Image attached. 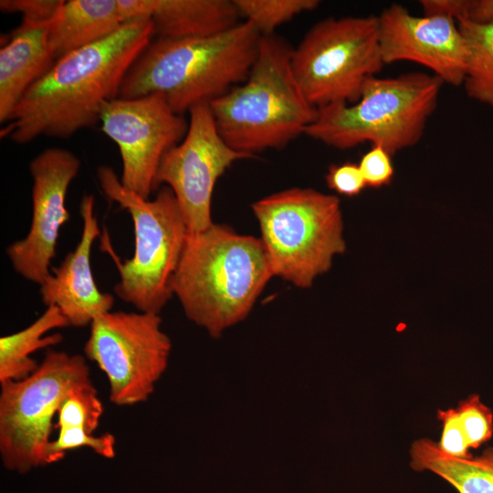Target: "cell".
I'll return each mask as SVG.
<instances>
[{
	"instance_id": "1",
	"label": "cell",
	"mask_w": 493,
	"mask_h": 493,
	"mask_svg": "<svg viewBox=\"0 0 493 493\" xmlns=\"http://www.w3.org/2000/svg\"><path fill=\"white\" fill-rule=\"evenodd\" d=\"M152 36L150 20L126 23L62 57L27 89L0 137L26 144L41 136L67 139L95 126L103 104L119 97L128 70Z\"/></svg>"
},
{
	"instance_id": "2",
	"label": "cell",
	"mask_w": 493,
	"mask_h": 493,
	"mask_svg": "<svg viewBox=\"0 0 493 493\" xmlns=\"http://www.w3.org/2000/svg\"><path fill=\"white\" fill-rule=\"evenodd\" d=\"M272 277L260 238L214 223L187 235L172 290L186 317L217 338L248 315Z\"/></svg>"
},
{
	"instance_id": "3",
	"label": "cell",
	"mask_w": 493,
	"mask_h": 493,
	"mask_svg": "<svg viewBox=\"0 0 493 493\" xmlns=\"http://www.w3.org/2000/svg\"><path fill=\"white\" fill-rule=\"evenodd\" d=\"M261 35L247 21L206 37L152 40L128 70L119 98L161 94L183 115L243 83Z\"/></svg>"
},
{
	"instance_id": "4",
	"label": "cell",
	"mask_w": 493,
	"mask_h": 493,
	"mask_svg": "<svg viewBox=\"0 0 493 493\" xmlns=\"http://www.w3.org/2000/svg\"><path fill=\"white\" fill-rule=\"evenodd\" d=\"M293 48L273 34L261 36L246 79L209 103L216 129L235 151L253 157L305 134L317 115L292 68Z\"/></svg>"
},
{
	"instance_id": "5",
	"label": "cell",
	"mask_w": 493,
	"mask_h": 493,
	"mask_svg": "<svg viewBox=\"0 0 493 493\" xmlns=\"http://www.w3.org/2000/svg\"><path fill=\"white\" fill-rule=\"evenodd\" d=\"M442 84L435 75L423 72L372 77L355 103L317 109L305 135L340 150L370 142L393 155L420 141Z\"/></svg>"
},
{
	"instance_id": "6",
	"label": "cell",
	"mask_w": 493,
	"mask_h": 493,
	"mask_svg": "<svg viewBox=\"0 0 493 493\" xmlns=\"http://www.w3.org/2000/svg\"><path fill=\"white\" fill-rule=\"evenodd\" d=\"M96 173L105 196L126 210L133 225V256L113 259L120 277L114 293L138 311L159 314L173 296L172 281L188 235L174 194L163 185L152 200L143 199L110 166H99Z\"/></svg>"
},
{
	"instance_id": "7",
	"label": "cell",
	"mask_w": 493,
	"mask_h": 493,
	"mask_svg": "<svg viewBox=\"0 0 493 493\" xmlns=\"http://www.w3.org/2000/svg\"><path fill=\"white\" fill-rule=\"evenodd\" d=\"M274 276L300 288L327 272L345 251L340 200L311 188L293 187L252 205Z\"/></svg>"
},
{
	"instance_id": "8",
	"label": "cell",
	"mask_w": 493,
	"mask_h": 493,
	"mask_svg": "<svg viewBox=\"0 0 493 493\" xmlns=\"http://www.w3.org/2000/svg\"><path fill=\"white\" fill-rule=\"evenodd\" d=\"M291 64L304 95L316 109L355 103L366 81L384 65L377 16L320 20L293 48Z\"/></svg>"
},
{
	"instance_id": "9",
	"label": "cell",
	"mask_w": 493,
	"mask_h": 493,
	"mask_svg": "<svg viewBox=\"0 0 493 493\" xmlns=\"http://www.w3.org/2000/svg\"><path fill=\"white\" fill-rule=\"evenodd\" d=\"M89 382L84 356L49 349L28 377L0 383V456L5 468L26 474L46 465L53 417L76 387Z\"/></svg>"
},
{
	"instance_id": "10",
	"label": "cell",
	"mask_w": 493,
	"mask_h": 493,
	"mask_svg": "<svg viewBox=\"0 0 493 493\" xmlns=\"http://www.w3.org/2000/svg\"><path fill=\"white\" fill-rule=\"evenodd\" d=\"M161 325L159 314L121 310L107 312L89 325L84 354L105 373L112 404L134 405L153 393L172 350Z\"/></svg>"
},
{
	"instance_id": "11",
	"label": "cell",
	"mask_w": 493,
	"mask_h": 493,
	"mask_svg": "<svg viewBox=\"0 0 493 493\" xmlns=\"http://www.w3.org/2000/svg\"><path fill=\"white\" fill-rule=\"evenodd\" d=\"M101 131L118 146L121 184L143 199L158 188L163 156L185 137L189 121L175 113L161 94L116 98L100 110Z\"/></svg>"
},
{
	"instance_id": "12",
	"label": "cell",
	"mask_w": 493,
	"mask_h": 493,
	"mask_svg": "<svg viewBox=\"0 0 493 493\" xmlns=\"http://www.w3.org/2000/svg\"><path fill=\"white\" fill-rule=\"evenodd\" d=\"M184 140L163 158L156 176L158 188H171L188 234L202 232L214 222L211 204L215 185L236 161L251 158L232 149L220 136L208 103L190 110Z\"/></svg>"
},
{
	"instance_id": "13",
	"label": "cell",
	"mask_w": 493,
	"mask_h": 493,
	"mask_svg": "<svg viewBox=\"0 0 493 493\" xmlns=\"http://www.w3.org/2000/svg\"><path fill=\"white\" fill-rule=\"evenodd\" d=\"M80 161L70 150L50 147L29 163L32 219L27 235L9 245L6 256L15 271L39 286L51 274V260L61 227L69 220L66 196Z\"/></svg>"
},
{
	"instance_id": "14",
	"label": "cell",
	"mask_w": 493,
	"mask_h": 493,
	"mask_svg": "<svg viewBox=\"0 0 493 493\" xmlns=\"http://www.w3.org/2000/svg\"><path fill=\"white\" fill-rule=\"evenodd\" d=\"M377 18L384 64L412 61L432 70L443 83L463 84L468 52L456 20L416 16L398 4L383 10Z\"/></svg>"
},
{
	"instance_id": "15",
	"label": "cell",
	"mask_w": 493,
	"mask_h": 493,
	"mask_svg": "<svg viewBox=\"0 0 493 493\" xmlns=\"http://www.w3.org/2000/svg\"><path fill=\"white\" fill-rule=\"evenodd\" d=\"M94 205V196L85 194L80 202L83 228L79 242L39 286L44 305L57 307L68 325L77 328L90 325L111 311L114 304V296L100 290L92 273L91 248L100 234Z\"/></svg>"
},
{
	"instance_id": "16",
	"label": "cell",
	"mask_w": 493,
	"mask_h": 493,
	"mask_svg": "<svg viewBox=\"0 0 493 493\" xmlns=\"http://www.w3.org/2000/svg\"><path fill=\"white\" fill-rule=\"evenodd\" d=\"M123 24L150 20L157 38L206 37L239 22L234 0H117Z\"/></svg>"
},
{
	"instance_id": "17",
	"label": "cell",
	"mask_w": 493,
	"mask_h": 493,
	"mask_svg": "<svg viewBox=\"0 0 493 493\" xmlns=\"http://www.w3.org/2000/svg\"><path fill=\"white\" fill-rule=\"evenodd\" d=\"M55 18V17H54ZM53 18V19H54ZM50 21L22 19L0 49V122L5 123L27 89L54 66Z\"/></svg>"
},
{
	"instance_id": "18",
	"label": "cell",
	"mask_w": 493,
	"mask_h": 493,
	"mask_svg": "<svg viewBox=\"0 0 493 493\" xmlns=\"http://www.w3.org/2000/svg\"><path fill=\"white\" fill-rule=\"evenodd\" d=\"M122 25L117 0L63 1L49 26L48 41L58 60L107 37Z\"/></svg>"
},
{
	"instance_id": "19",
	"label": "cell",
	"mask_w": 493,
	"mask_h": 493,
	"mask_svg": "<svg viewBox=\"0 0 493 493\" xmlns=\"http://www.w3.org/2000/svg\"><path fill=\"white\" fill-rule=\"evenodd\" d=\"M409 452L413 469L435 474L458 493H493V446L478 456L459 458L440 450L436 442L420 438Z\"/></svg>"
},
{
	"instance_id": "20",
	"label": "cell",
	"mask_w": 493,
	"mask_h": 493,
	"mask_svg": "<svg viewBox=\"0 0 493 493\" xmlns=\"http://www.w3.org/2000/svg\"><path fill=\"white\" fill-rule=\"evenodd\" d=\"M68 322L57 307L46 310L26 328L0 338V383L20 381L32 374L38 363L31 354L40 349L58 345L60 333L45 336L52 330L68 327Z\"/></svg>"
},
{
	"instance_id": "21",
	"label": "cell",
	"mask_w": 493,
	"mask_h": 493,
	"mask_svg": "<svg viewBox=\"0 0 493 493\" xmlns=\"http://www.w3.org/2000/svg\"><path fill=\"white\" fill-rule=\"evenodd\" d=\"M436 417L442 426L436 445L452 456H472L471 449L478 448L493 435V413L477 393L468 395L456 407L439 409Z\"/></svg>"
},
{
	"instance_id": "22",
	"label": "cell",
	"mask_w": 493,
	"mask_h": 493,
	"mask_svg": "<svg viewBox=\"0 0 493 493\" xmlns=\"http://www.w3.org/2000/svg\"><path fill=\"white\" fill-rule=\"evenodd\" d=\"M467 47L463 82L468 97L493 107V19L457 22Z\"/></svg>"
},
{
	"instance_id": "23",
	"label": "cell",
	"mask_w": 493,
	"mask_h": 493,
	"mask_svg": "<svg viewBox=\"0 0 493 493\" xmlns=\"http://www.w3.org/2000/svg\"><path fill=\"white\" fill-rule=\"evenodd\" d=\"M241 17L261 36L275 34L277 27L294 16L316 9L318 0H234Z\"/></svg>"
},
{
	"instance_id": "24",
	"label": "cell",
	"mask_w": 493,
	"mask_h": 493,
	"mask_svg": "<svg viewBox=\"0 0 493 493\" xmlns=\"http://www.w3.org/2000/svg\"><path fill=\"white\" fill-rule=\"evenodd\" d=\"M104 407L92 382L76 387L58 411L55 429L79 427L89 434L98 428Z\"/></svg>"
},
{
	"instance_id": "25",
	"label": "cell",
	"mask_w": 493,
	"mask_h": 493,
	"mask_svg": "<svg viewBox=\"0 0 493 493\" xmlns=\"http://www.w3.org/2000/svg\"><path fill=\"white\" fill-rule=\"evenodd\" d=\"M116 439L113 435L105 433L94 435L79 427L58 429V437L51 440L45 452L46 465L62 460L68 450L89 447L99 456L113 458L116 454Z\"/></svg>"
},
{
	"instance_id": "26",
	"label": "cell",
	"mask_w": 493,
	"mask_h": 493,
	"mask_svg": "<svg viewBox=\"0 0 493 493\" xmlns=\"http://www.w3.org/2000/svg\"><path fill=\"white\" fill-rule=\"evenodd\" d=\"M391 156L381 146H372L362 155L359 167L366 187L380 188L391 184L394 175Z\"/></svg>"
},
{
	"instance_id": "27",
	"label": "cell",
	"mask_w": 493,
	"mask_h": 493,
	"mask_svg": "<svg viewBox=\"0 0 493 493\" xmlns=\"http://www.w3.org/2000/svg\"><path fill=\"white\" fill-rule=\"evenodd\" d=\"M330 189L345 196H355L366 187L359 164L346 162L330 166L326 175Z\"/></svg>"
},
{
	"instance_id": "28",
	"label": "cell",
	"mask_w": 493,
	"mask_h": 493,
	"mask_svg": "<svg viewBox=\"0 0 493 493\" xmlns=\"http://www.w3.org/2000/svg\"><path fill=\"white\" fill-rule=\"evenodd\" d=\"M63 0H1L4 13H20L22 19L50 21L58 12Z\"/></svg>"
},
{
	"instance_id": "29",
	"label": "cell",
	"mask_w": 493,
	"mask_h": 493,
	"mask_svg": "<svg viewBox=\"0 0 493 493\" xmlns=\"http://www.w3.org/2000/svg\"><path fill=\"white\" fill-rule=\"evenodd\" d=\"M424 16L449 17L456 22L467 19L471 0H423Z\"/></svg>"
},
{
	"instance_id": "30",
	"label": "cell",
	"mask_w": 493,
	"mask_h": 493,
	"mask_svg": "<svg viewBox=\"0 0 493 493\" xmlns=\"http://www.w3.org/2000/svg\"><path fill=\"white\" fill-rule=\"evenodd\" d=\"M467 19L478 23L493 19V0H471Z\"/></svg>"
}]
</instances>
